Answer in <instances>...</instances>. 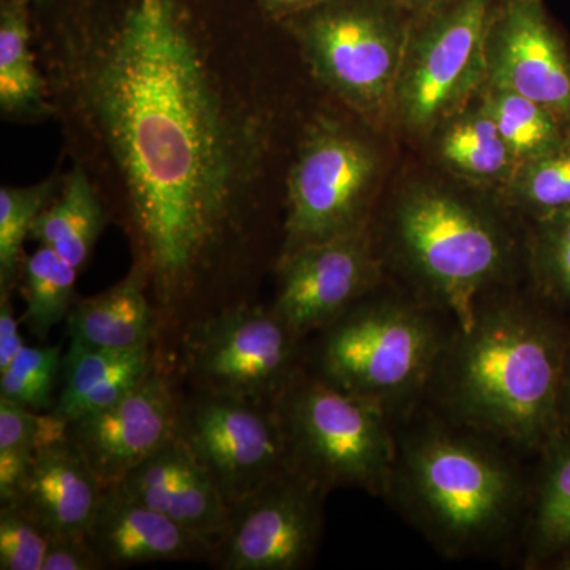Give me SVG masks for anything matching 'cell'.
<instances>
[{"label": "cell", "mask_w": 570, "mask_h": 570, "mask_svg": "<svg viewBox=\"0 0 570 570\" xmlns=\"http://www.w3.org/2000/svg\"><path fill=\"white\" fill-rule=\"evenodd\" d=\"M254 2L268 20L281 24L287 18L317 6L322 0H254Z\"/></svg>", "instance_id": "obj_36"}, {"label": "cell", "mask_w": 570, "mask_h": 570, "mask_svg": "<svg viewBox=\"0 0 570 570\" xmlns=\"http://www.w3.org/2000/svg\"><path fill=\"white\" fill-rule=\"evenodd\" d=\"M539 453L527 513V564H549L570 549V428H558Z\"/></svg>", "instance_id": "obj_23"}, {"label": "cell", "mask_w": 570, "mask_h": 570, "mask_svg": "<svg viewBox=\"0 0 570 570\" xmlns=\"http://www.w3.org/2000/svg\"><path fill=\"white\" fill-rule=\"evenodd\" d=\"M517 164L535 159L570 138V126L519 92L485 82L479 91Z\"/></svg>", "instance_id": "obj_26"}, {"label": "cell", "mask_w": 570, "mask_h": 570, "mask_svg": "<svg viewBox=\"0 0 570 570\" xmlns=\"http://www.w3.org/2000/svg\"><path fill=\"white\" fill-rule=\"evenodd\" d=\"M366 127L322 92L285 176L279 257L373 223L384 163Z\"/></svg>", "instance_id": "obj_7"}, {"label": "cell", "mask_w": 570, "mask_h": 570, "mask_svg": "<svg viewBox=\"0 0 570 570\" xmlns=\"http://www.w3.org/2000/svg\"><path fill=\"white\" fill-rule=\"evenodd\" d=\"M412 17L395 0H322L281 28L314 85L376 129L392 118Z\"/></svg>", "instance_id": "obj_6"}, {"label": "cell", "mask_w": 570, "mask_h": 570, "mask_svg": "<svg viewBox=\"0 0 570 570\" xmlns=\"http://www.w3.org/2000/svg\"><path fill=\"white\" fill-rule=\"evenodd\" d=\"M549 564H551V569L570 570V549L557 554L553 560L549 561Z\"/></svg>", "instance_id": "obj_39"}, {"label": "cell", "mask_w": 570, "mask_h": 570, "mask_svg": "<svg viewBox=\"0 0 570 570\" xmlns=\"http://www.w3.org/2000/svg\"><path fill=\"white\" fill-rule=\"evenodd\" d=\"M78 272L51 247L39 246L32 254H26L17 288L26 303L21 318L40 343L69 317L78 298Z\"/></svg>", "instance_id": "obj_25"}, {"label": "cell", "mask_w": 570, "mask_h": 570, "mask_svg": "<svg viewBox=\"0 0 570 570\" xmlns=\"http://www.w3.org/2000/svg\"><path fill=\"white\" fill-rule=\"evenodd\" d=\"M69 423L55 412H39L0 400V450L37 455L67 438Z\"/></svg>", "instance_id": "obj_31"}, {"label": "cell", "mask_w": 570, "mask_h": 570, "mask_svg": "<svg viewBox=\"0 0 570 570\" xmlns=\"http://www.w3.org/2000/svg\"><path fill=\"white\" fill-rule=\"evenodd\" d=\"M33 43L63 156L102 198L174 358L195 322L257 303L316 100L254 0H37Z\"/></svg>", "instance_id": "obj_1"}, {"label": "cell", "mask_w": 570, "mask_h": 570, "mask_svg": "<svg viewBox=\"0 0 570 570\" xmlns=\"http://www.w3.org/2000/svg\"><path fill=\"white\" fill-rule=\"evenodd\" d=\"M502 442L439 415L396 430L385 498L439 553L472 557L510 538L531 489Z\"/></svg>", "instance_id": "obj_3"}, {"label": "cell", "mask_w": 570, "mask_h": 570, "mask_svg": "<svg viewBox=\"0 0 570 570\" xmlns=\"http://www.w3.org/2000/svg\"><path fill=\"white\" fill-rule=\"evenodd\" d=\"M560 426L570 428V341L566 352L560 395Z\"/></svg>", "instance_id": "obj_37"}, {"label": "cell", "mask_w": 570, "mask_h": 570, "mask_svg": "<svg viewBox=\"0 0 570 570\" xmlns=\"http://www.w3.org/2000/svg\"><path fill=\"white\" fill-rule=\"evenodd\" d=\"M176 348L190 390L268 406H276L306 367V340L261 302L195 322Z\"/></svg>", "instance_id": "obj_10"}, {"label": "cell", "mask_w": 570, "mask_h": 570, "mask_svg": "<svg viewBox=\"0 0 570 570\" xmlns=\"http://www.w3.org/2000/svg\"><path fill=\"white\" fill-rule=\"evenodd\" d=\"M88 534L50 535L43 570H105Z\"/></svg>", "instance_id": "obj_33"}, {"label": "cell", "mask_w": 570, "mask_h": 570, "mask_svg": "<svg viewBox=\"0 0 570 570\" xmlns=\"http://www.w3.org/2000/svg\"><path fill=\"white\" fill-rule=\"evenodd\" d=\"M33 456L20 450H0V504L14 498Z\"/></svg>", "instance_id": "obj_35"}, {"label": "cell", "mask_w": 570, "mask_h": 570, "mask_svg": "<svg viewBox=\"0 0 570 570\" xmlns=\"http://www.w3.org/2000/svg\"><path fill=\"white\" fill-rule=\"evenodd\" d=\"M524 261L534 294L557 309H570V212L531 223Z\"/></svg>", "instance_id": "obj_29"}, {"label": "cell", "mask_w": 570, "mask_h": 570, "mask_svg": "<svg viewBox=\"0 0 570 570\" xmlns=\"http://www.w3.org/2000/svg\"><path fill=\"white\" fill-rule=\"evenodd\" d=\"M13 292L0 291V373L9 370L13 360L26 346L20 333V322L14 314Z\"/></svg>", "instance_id": "obj_34"}, {"label": "cell", "mask_w": 570, "mask_h": 570, "mask_svg": "<svg viewBox=\"0 0 570 570\" xmlns=\"http://www.w3.org/2000/svg\"><path fill=\"white\" fill-rule=\"evenodd\" d=\"M24 2L33 3V2H37V0H24Z\"/></svg>", "instance_id": "obj_40"}, {"label": "cell", "mask_w": 570, "mask_h": 570, "mask_svg": "<svg viewBox=\"0 0 570 570\" xmlns=\"http://www.w3.org/2000/svg\"><path fill=\"white\" fill-rule=\"evenodd\" d=\"M569 341L557 307L502 288L453 326L426 396L442 417L540 452L560 428Z\"/></svg>", "instance_id": "obj_2"}, {"label": "cell", "mask_w": 570, "mask_h": 570, "mask_svg": "<svg viewBox=\"0 0 570 570\" xmlns=\"http://www.w3.org/2000/svg\"><path fill=\"white\" fill-rule=\"evenodd\" d=\"M415 295L466 325L475 307L508 288L520 243L494 205L449 184L415 183L396 198L385 247Z\"/></svg>", "instance_id": "obj_4"}, {"label": "cell", "mask_w": 570, "mask_h": 570, "mask_svg": "<svg viewBox=\"0 0 570 570\" xmlns=\"http://www.w3.org/2000/svg\"><path fill=\"white\" fill-rule=\"evenodd\" d=\"M385 262L373 223L281 255L272 307L296 336L307 340L363 296L381 287Z\"/></svg>", "instance_id": "obj_13"}, {"label": "cell", "mask_w": 570, "mask_h": 570, "mask_svg": "<svg viewBox=\"0 0 570 570\" xmlns=\"http://www.w3.org/2000/svg\"><path fill=\"white\" fill-rule=\"evenodd\" d=\"M110 224L102 198L80 168L63 171L61 186L33 224L31 239L51 247L75 268L88 262L97 239Z\"/></svg>", "instance_id": "obj_24"}, {"label": "cell", "mask_w": 570, "mask_h": 570, "mask_svg": "<svg viewBox=\"0 0 570 570\" xmlns=\"http://www.w3.org/2000/svg\"><path fill=\"white\" fill-rule=\"evenodd\" d=\"M502 195L504 204L534 220L570 212V138L519 165Z\"/></svg>", "instance_id": "obj_27"}, {"label": "cell", "mask_w": 570, "mask_h": 570, "mask_svg": "<svg viewBox=\"0 0 570 570\" xmlns=\"http://www.w3.org/2000/svg\"><path fill=\"white\" fill-rule=\"evenodd\" d=\"M179 400L181 390L160 358L151 373L116 403L70 422L67 439L105 485L121 482L174 441Z\"/></svg>", "instance_id": "obj_14"}, {"label": "cell", "mask_w": 570, "mask_h": 570, "mask_svg": "<svg viewBox=\"0 0 570 570\" xmlns=\"http://www.w3.org/2000/svg\"><path fill=\"white\" fill-rule=\"evenodd\" d=\"M326 491L291 471L230 505L213 564L220 570L309 568L324 532Z\"/></svg>", "instance_id": "obj_12"}, {"label": "cell", "mask_w": 570, "mask_h": 570, "mask_svg": "<svg viewBox=\"0 0 570 570\" xmlns=\"http://www.w3.org/2000/svg\"><path fill=\"white\" fill-rule=\"evenodd\" d=\"M104 489L102 480L66 438L33 456L20 489L7 504L20 509L50 535L88 534Z\"/></svg>", "instance_id": "obj_18"}, {"label": "cell", "mask_w": 570, "mask_h": 570, "mask_svg": "<svg viewBox=\"0 0 570 570\" xmlns=\"http://www.w3.org/2000/svg\"><path fill=\"white\" fill-rule=\"evenodd\" d=\"M88 538L107 569L160 561L213 564L216 546L145 504L121 483H107Z\"/></svg>", "instance_id": "obj_16"}, {"label": "cell", "mask_w": 570, "mask_h": 570, "mask_svg": "<svg viewBox=\"0 0 570 570\" xmlns=\"http://www.w3.org/2000/svg\"><path fill=\"white\" fill-rule=\"evenodd\" d=\"M292 471L330 493L384 497L396 459V428L381 409L303 371L276 403Z\"/></svg>", "instance_id": "obj_8"}, {"label": "cell", "mask_w": 570, "mask_h": 570, "mask_svg": "<svg viewBox=\"0 0 570 570\" xmlns=\"http://www.w3.org/2000/svg\"><path fill=\"white\" fill-rule=\"evenodd\" d=\"M0 112L6 121H52L50 89L36 43L32 3L0 0Z\"/></svg>", "instance_id": "obj_22"}, {"label": "cell", "mask_w": 570, "mask_h": 570, "mask_svg": "<svg viewBox=\"0 0 570 570\" xmlns=\"http://www.w3.org/2000/svg\"><path fill=\"white\" fill-rule=\"evenodd\" d=\"M499 0H445L412 17L393 91L392 118L417 137L478 96L485 41Z\"/></svg>", "instance_id": "obj_9"}, {"label": "cell", "mask_w": 570, "mask_h": 570, "mask_svg": "<svg viewBox=\"0 0 570 570\" xmlns=\"http://www.w3.org/2000/svg\"><path fill=\"white\" fill-rule=\"evenodd\" d=\"M62 175L58 168L31 186L0 187V291H17L26 239L31 238L37 217L58 194Z\"/></svg>", "instance_id": "obj_28"}, {"label": "cell", "mask_w": 570, "mask_h": 570, "mask_svg": "<svg viewBox=\"0 0 570 570\" xmlns=\"http://www.w3.org/2000/svg\"><path fill=\"white\" fill-rule=\"evenodd\" d=\"M401 7H404L412 14L423 13V11L433 9L445 0H395Z\"/></svg>", "instance_id": "obj_38"}, {"label": "cell", "mask_w": 570, "mask_h": 570, "mask_svg": "<svg viewBox=\"0 0 570 570\" xmlns=\"http://www.w3.org/2000/svg\"><path fill=\"white\" fill-rule=\"evenodd\" d=\"M160 362L156 347L107 351L70 341L62 356L58 400L51 412L70 423L116 403Z\"/></svg>", "instance_id": "obj_19"}, {"label": "cell", "mask_w": 570, "mask_h": 570, "mask_svg": "<svg viewBox=\"0 0 570 570\" xmlns=\"http://www.w3.org/2000/svg\"><path fill=\"white\" fill-rule=\"evenodd\" d=\"M176 436L212 472L228 508L292 471L276 406L181 392Z\"/></svg>", "instance_id": "obj_11"}, {"label": "cell", "mask_w": 570, "mask_h": 570, "mask_svg": "<svg viewBox=\"0 0 570 570\" xmlns=\"http://www.w3.org/2000/svg\"><path fill=\"white\" fill-rule=\"evenodd\" d=\"M430 137L438 163L482 189L501 193L519 167L479 94L439 124Z\"/></svg>", "instance_id": "obj_21"}, {"label": "cell", "mask_w": 570, "mask_h": 570, "mask_svg": "<svg viewBox=\"0 0 570 570\" xmlns=\"http://www.w3.org/2000/svg\"><path fill=\"white\" fill-rule=\"evenodd\" d=\"M70 341L107 351L157 347L159 322L137 266L100 294L77 298L67 317Z\"/></svg>", "instance_id": "obj_20"}, {"label": "cell", "mask_w": 570, "mask_h": 570, "mask_svg": "<svg viewBox=\"0 0 570 570\" xmlns=\"http://www.w3.org/2000/svg\"><path fill=\"white\" fill-rule=\"evenodd\" d=\"M61 346H24L0 373V397L32 411L50 412L58 400Z\"/></svg>", "instance_id": "obj_30"}, {"label": "cell", "mask_w": 570, "mask_h": 570, "mask_svg": "<svg viewBox=\"0 0 570 570\" xmlns=\"http://www.w3.org/2000/svg\"><path fill=\"white\" fill-rule=\"evenodd\" d=\"M487 81L570 126V52L542 0H499L485 41Z\"/></svg>", "instance_id": "obj_15"}, {"label": "cell", "mask_w": 570, "mask_h": 570, "mask_svg": "<svg viewBox=\"0 0 570 570\" xmlns=\"http://www.w3.org/2000/svg\"><path fill=\"white\" fill-rule=\"evenodd\" d=\"M379 288L306 340V366L395 423L425 400L455 324L417 296Z\"/></svg>", "instance_id": "obj_5"}, {"label": "cell", "mask_w": 570, "mask_h": 570, "mask_svg": "<svg viewBox=\"0 0 570 570\" xmlns=\"http://www.w3.org/2000/svg\"><path fill=\"white\" fill-rule=\"evenodd\" d=\"M124 489L168 519L219 546L227 502L212 472L178 436L121 480Z\"/></svg>", "instance_id": "obj_17"}, {"label": "cell", "mask_w": 570, "mask_h": 570, "mask_svg": "<svg viewBox=\"0 0 570 570\" xmlns=\"http://www.w3.org/2000/svg\"><path fill=\"white\" fill-rule=\"evenodd\" d=\"M50 534L11 504H0V569L43 570Z\"/></svg>", "instance_id": "obj_32"}]
</instances>
